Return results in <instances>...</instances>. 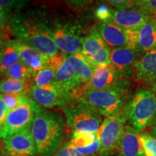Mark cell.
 I'll use <instances>...</instances> for the list:
<instances>
[{"mask_svg": "<svg viewBox=\"0 0 156 156\" xmlns=\"http://www.w3.org/2000/svg\"><path fill=\"white\" fill-rule=\"evenodd\" d=\"M69 140L77 151L85 156H99L101 141L98 133L73 131Z\"/></svg>", "mask_w": 156, "mask_h": 156, "instance_id": "cell-20", "label": "cell"}, {"mask_svg": "<svg viewBox=\"0 0 156 156\" xmlns=\"http://www.w3.org/2000/svg\"><path fill=\"white\" fill-rule=\"evenodd\" d=\"M4 156H38L31 127L2 140Z\"/></svg>", "mask_w": 156, "mask_h": 156, "instance_id": "cell-12", "label": "cell"}, {"mask_svg": "<svg viewBox=\"0 0 156 156\" xmlns=\"http://www.w3.org/2000/svg\"><path fill=\"white\" fill-rule=\"evenodd\" d=\"M34 81L35 86L39 87L48 86L56 82L53 70L50 69L48 66L35 74Z\"/></svg>", "mask_w": 156, "mask_h": 156, "instance_id": "cell-27", "label": "cell"}, {"mask_svg": "<svg viewBox=\"0 0 156 156\" xmlns=\"http://www.w3.org/2000/svg\"><path fill=\"white\" fill-rule=\"evenodd\" d=\"M140 139L143 145L145 155L156 156V138L148 132H141Z\"/></svg>", "mask_w": 156, "mask_h": 156, "instance_id": "cell-29", "label": "cell"}, {"mask_svg": "<svg viewBox=\"0 0 156 156\" xmlns=\"http://www.w3.org/2000/svg\"><path fill=\"white\" fill-rule=\"evenodd\" d=\"M62 111L73 131L98 133L103 122L102 116L82 98H75Z\"/></svg>", "mask_w": 156, "mask_h": 156, "instance_id": "cell-5", "label": "cell"}, {"mask_svg": "<svg viewBox=\"0 0 156 156\" xmlns=\"http://www.w3.org/2000/svg\"><path fill=\"white\" fill-rule=\"evenodd\" d=\"M116 71L112 64L98 66L88 83L85 84L75 93L83 91L103 90L112 88L119 81Z\"/></svg>", "mask_w": 156, "mask_h": 156, "instance_id": "cell-15", "label": "cell"}, {"mask_svg": "<svg viewBox=\"0 0 156 156\" xmlns=\"http://www.w3.org/2000/svg\"><path fill=\"white\" fill-rule=\"evenodd\" d=\"M4 75L7 78L17 80H28L34 77V74L22 62L13 65Z\"/></svg>", "mask_w": 156, "mask_h": 156, "instance_id": "cell-26", "label": "cell"}, {"mask_svg": "<svg viewBox=\"0 0 156 156\" xmlns=\"http://www.w3.org/2000/svg\"><path fill=\"white\" fill-rule=\"evenodd\" d=\"M28 93L41 106L45 108H64L75 99V93L56 82L48 86H32Z\"/></svg>", "mask_w": 156, "mask_h": 156, "instance_id": "cell-8", "label": "cell"}, {"mask_svg": "<svg viewBox=\"0 0 156 156\" xmlns=\"http://www.w3.org/2000/svg\"><path fill=\"white\" fill-rule=\"evenodd\" d=\"M40 107L38 103L25 93L22 102L15 109L9 111L5 122L1 126L0 136L2 140L7 139L25 129L30 128L36 113Z\"/></svg>", "mask_w": 156, "mask_h": 156, "instance_id": "cell-6", "label": "cell"}, {"mask_svg": "<svg viewBox=\"0 0 156 156\" xmlns=\"http://www.w3.org/2000/svg\"><path fill=\"white\" fill-rule=\"evenodd\" d=\"M148 133L151 134V135L154 136L155 138H156V122L153 126H151V129H150Z\"/></svg>", "mask_w": 156, "mask_h": 156, "instance_id": "cell-36", "label": "cell"}, {"mask_svg": "<svg viewBox=\"0 0 156 156\" xmlns=\"http://www.w3.org/2000/svg\"><path fill=\"white\" fill-rule=\"evenodd\" d=\"M130 83L119 80L112 88L96 91H83L75 94L90 104L101 116H109L119 112L128 102Z\"/></svg>", "mask_w": 156, "mask_h": 156, "instance_id": "cell-3", "label": "cell"}, {"mask_svg": "<svg viewBox=\"0 0 156 156\" xmlns=\"http://www.w3.org/2000/svg\"><path fill=\"white\" fill-rule=\"evenodd\" d=\"M53 156H85L77 151L72 142H64L61 147L54 153Z\"/></svg>", "mask_w": 156, "mask_h": 156, "instance_id": "cell-31", "label": "cell"}, {"mask_svg": "<svg viewBox=\"0 0 156 156\" xmlns=\"http://www.w3.org/2000/svg\"><path fill=\"white\" fill-rule=\"evenodd\" d=\"M53 37L56 46L62 53L70 55L82 52L84 37L77 27L56 23Z\"/></svg>", "mask_w": 156, "mask_h": 156, "instance_id": "cell-10", "label": "cell"}, {"mask_svg": "<svg viewBox=\"0 0 156 156\" xmlns=\"http://www.w3.org/2000/svg\"><path fill=\"white\" fill-rule=\"evenodd\" d=\"M16 43L20 56V62L30 69L34 75L47 67L49 56L24 43L19 41H16Z\"/></svg>", "mask_w": 156, "mask_h": 156, "instance_id": "cell-19", "label": "cell"}, {"mask_svg": "<svg viewBox=\"0 0 156 156\" xmlns=\"http://www.w3.org/2000/svg\"><path fill=\"white\" fill-rule=\"evenodd\" d=\"M66 123L63 116L41 106L36 113L31 131L38 156H53L64 142Z\"/></svg>", "mask_w": 156, "mask_h": 156, "instance_id": "cell-2", "label": "cell"}, {"mask_svg": "<svg viewBox=\"0 0 156 156\" xmlns=\"http://www.w3.org/2000/svg\"><path fill=\"white\" fill-rule=\"evenodd\" d=\"M126 123L127 122L123 109L116 114L107 116L103 121L98 132L101 141L99 156H119V143Z\"/></svg>", "mask_w": 156, "mask_h": 156, "instance_id": "cell-7", "label": "cell"}, {"mask_svg": "<svg viewBox=\"0 0 156 156\" xmlns=\"http://www.w3.org/2000/svg\"><path fill=\"white\" fill-rule=\"evenodd\" d=\"M20 56L16 41H8L2 44L1 73L5 74L9 68L18 63Z\"/></svg>", "mask_w": 156, "mask_h": 156, "instance_id": "cell-23", "label": "cell"}, {"mask_svg": "<svg viewBox=\"0 0 156 156\" xmlns=\"http://www.w3.org/2000/svg\"><path fill=\"white\" fill-rule=\"evenodd\" d=\"M9 30L19 41L51 57L58 54L54 41V26L46 12L33 9L18 13L9 22Z\"/></svg>", "mask_w": 156, "mask_h": 156, "instance_id": "cell-1", "label": "cell"}, {"mask_svg": "<svg viewBox=\"0 0 156 156\" xmlns=\"http://www.w3.org/2000/svg\"><path fill=\"white\" fill-rule=\"evenodd\" d=\"M82 53L95 67L111 64L110 48L96 26L91 28L88 34L84 37Z\"/></svg>", "mask_w": 156, "mask_h": 156, "instance_id": "cell-9", "label": "cell"}, {"mask_svg": "<svg viewBox=\"0 0 156 156\" xmlns=\"http://www.w3.org/2000/svg\"><path fill=\"white\" fill-rule=\"evenodd\" d=\"M118 153L119 156H145L140 132L126 125L119 143Z\"/></svg>", "mask_w": 156, "mask_h": 156, "instance_id": "cell-17", "label": "cell"}, {"mask_svg": "<svg viewBox=\"0 0 156 156\" xmlns=\"http://www.w3.org/2000/svg\"><path fill=\"white\" fill-rule=\"evenodd\" d=\"M116 9H122L134 7V0H105Z\"/></svg>", "mask_w": 156, "mask_h": 156, "instance_id": "cell-33", "label": "cell"}, {"mask_svg": "<svg viewBox=\"0 0 156 156\" xmlns=\"http://www.w3.org/2000/svg\"><path fill=\"white\" fill-rule=\"evenodd\" d=\"M129 46L145 52L156 48V20L151 18L139 28L126 30Z\"/></svg>", "mask_w": 156, "mask_h": 156, "instance_id": "cell-14", "label": "cell"}, {"mask_svg": "<svg viewBox=\"0 0 156 156\" xmlns=\"http://www.w3.org/2000/svg\"><path fill=\"white\" fill-rule=\"evenodd\" d=\"M98 28L103 40L112 49L129 46L126 30L113 21L99 23Z\"/></svg>", "mask_w": 156, "mask_h": 156, "instance_id": "cell-18", "label": "cell"}, {"mask_svg": "<svg viewBox=\"0 0 156 156\" xmlns=\"http://www.w3.org/2000/svg\"><path fill=\"white\" fill-rule=\"evenodd\" d=\"M144 55L131 46L115 48L111 51V64L116 69L119 80L136 77V64Z\"/></svg>", "mask_w": 156, "mask_h": 156, "instance_id": "cell-11", "label": "cell"}, {"mask_svg": "<svg viewBox=\"0 0 156 156\" xmlns=\"http://www.w3.org/2000/svg\"><path fill=\"white\" fill-rule=\"evenodd\" d=\"M9 110L7 108V105L3 100L2 97H0V125H2L3 123L7 118V114H8Z\"/></svg>", "mask_w": 156, "mask_h": 156, "instance_id": "cell-34", "label": "cell"}, {"mask_svg": "<svg viewBox=\"0 0 156 156\" xmlns=\"http://www.w3.org/2000/svg\"><path fill=\"white\" fill-rule=\"evenodd\" d=\"M68 60L72 67L75 71L83 85L88 83L94 73L96 67L90 62L82 52L67 55Z\"/></svg>", "mask_w": 156, "mask_h": 156, "instance_id": "cell-22", "label": "cell"}, {"mask_svg": "<svg viewBox=\"0 0 156 156\" xmlns=\"http://www.w3.org/2000/svg\"><path fill=\"white\" fill-rule=\"evenodd\" d=\"M152 90H153V93H155V97H156V85H153V86L152 87Z\"/></svg>", "mask_w": 156, "mask_h": 156, "instance_id": "cell-37", "label": "cell"}, {"mask_svg": "<svg viewBox=\"0 0 156 156\" xmlns=\"http://www.w3.org/2000/svg\"><path fill=\"white\" fill-rule=\"evenodd\" d=\"M30 1L31 0H0L1 28H3L7 22H9L15 15L18 14L20 9Z\"/></svg>", "mask_w": 156, "mask_h": 156, "instance_id": "cell-24", "label": "cell"}, {"mask_svg": "<svg viewBox=\"0 0 156 156\" xmlns=\"http://www.w3.org/2000/svg\"><path fill=\"white\" fill-rule=\"evenodd\" d=\"M134 5L149 17L156 20V0H134Z\"/></svg>", "mask_w": 156, "mask_h": 156, "instance_id": "cell-28", "label": "cell"}, {"mask_svg": "<svg viewBox=\"0 0 156 156\" xmlns=\"http://www.w3.org/2000/svg\"><path fill=\"white\" fill-rule=\"evenodd\" d=\"M112 12L106 5H101L95 9V16L101 22H107L112 20Z\"/></svg>", "mask_w": 156, "mask_h": 156, "instance_id": "cell-32", "label": "cell"}, {"mask_svg": "<svg viewBox=\"0 0 156 156\" xmlns=\"http://www.w3.org/2000/svg\"><path fill=\"white\" fill-rule=\"evenodd\" d=\"M126 122L139 132L151 127L156 122V97L151 90L134 93L123 108Z\"/></svg>", "mask_w": 156, "mask_h": 156, "instance_id": "cell-4", "label": "cell"}, {"mask_svg": "<svg viewBox=\"0 0 156 156\" xmlns=\"http://www.w3.org/2000/svg\"><path fill=\"white\" fill-rule=\"evenodd\" d=\"M25 93H1V96L7 105L9 111L13 110L20 105L24 98Z\"/></svg>", "mask_w": 156, "mask_h": 156, "instance_id": "cell-30", "label": "cell"}, {"mask_svg": "<svg viewBox=\"0 0 156 156\" xmlns=\"http://www.w3.org/2000/svg\"><path fill=\"white\" fill-rule=\"evenodd\" d=\"M138 81L153 87L156 85V48L145 52L136 64Z\"/></svg>", "mask_w": 156, "mask_h": 156, "instance_id": "cell-21", "label": "cell"}, {"mask_svg": "<svg viewBox=\"0 0 156 156\" xmlns=\"http://www.w3.org/2000/svg\"><path fill=\"white\" fill-rule=\"evenodd\" d=\"M32 86L29 84L28 80H17L14 79H7L2 81L0 89L2 93H21L24 91H28Z\"/></svg>", "mask_w": 156, "mask_h": 156, "instance_id": "cell-25", "label": "cell"}, {"mask_svg": "<svg viewBox=\"0 0 156 156\" xmlns=\"http://www.w3.org/2000/svg\"><path fill=\"white\" fill-rule=\"evenodd\" d=\"M150 19L145 13L133 7L113 10L111 20L125 30H134L139 28Z\"/></svg>", "mask_w": 156, "mask_h": 156, "instance_id": "cell-16", "label": "cell"}, {"mask_svg": "<svg viewBox=\"0 0 156 156\" xmlns=\"http://www.w3.org/2000/svg\"><path fill=\"white\" fill-rule=\"evenodd\" d=\"M64 1L70 7L75 8H81L88 5L93 0H64Z\"/></svg>", "mask_w": 156, "mask_h": 156, "instance_id": "cell-35", "label": "cell"}, {"mask_svg": "<svg viewBox=\"0 0 156 156\" xmlns=\"http://www.w3.org/2000/svg\"><path fill=\"white\" fill-rule=\"evenodd\" d=\"M47 66L53 70L56 82L66 88L75 93L83 85L69 64L67 54L62 52L51 56L49 58Z\"/></svg>", "mask_w": 156, "mask_h": 156, "instance_id": "cell-13", "label": "cell"}]
</instances>
